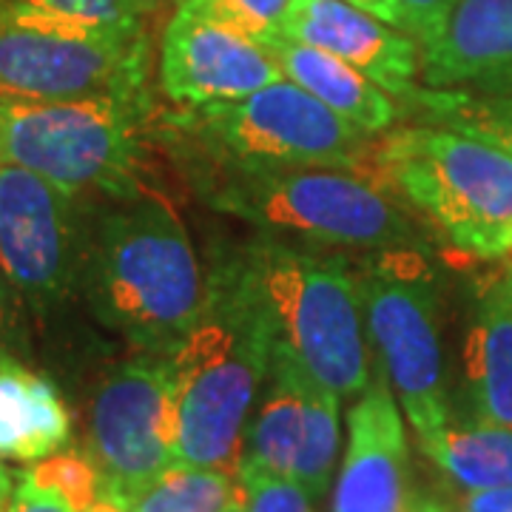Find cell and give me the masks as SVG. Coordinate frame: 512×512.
Masks as SVG:
<instances>
[{"label":"cell","mask_w":512,"mask_h":512,"mask_svg":"<svg viewBox=\"0 0 512 512\" xmlns=\"http://www.w3.org/2000/svg\"><path fill=\"white\" fill-rule=\"evenodd\" d=\"M208 288L183 220L160 194L117 202L97 225L86 293L100 322L134 348L168 356L200 322Z\"/></svg>","instance_id":"1"},{"label":"cell","mask_w":512,"mask_h":512,"mask_svg":"<svg viewBox=\"0 0 512 512\" xmlns=\"http://www.w3.org/2000/svg\"><path fill=\"white\" fill-rule=\"evenodd\" d=\"M208 285L200 322L165 356L177 399V461L237 476L274 336L237 265Z\"/></svg>","instance_id":"2"},{"label":"cell","mask_w":512,"mask_h":512,"mask_svg":"<svg viewBox=\"0 0 512 512\" xmlns=\"http://www.w3.org/2000/svg\"><path fill=\"white\" fill-rule=\"evenodd\" d=\"M237 268L274 345L288 350L339 399L365 390L373 376L370 336L359 276L342 259L271 239L256 242Z\"/></svg>","instance_id":"3"},{"label":"cell","mask_w":512,"mask_h":512,"mask_svg":"<svg viewBox=\"0 0 512 512\" xmlns=\"http://www.w3.org/2000/svg\"><path fill=\"white\" fill-rule=\"evenodd\" d=\"M370 174L481 259L512 254V157L444 126H402L373 143Z\"/></svg>","instance_id":"4"},{"label":"cell","mask_w":512,"mask_h":512,"mask_svg":"<svg viewBox=\"0 0 512 512\" xmlns=\"http://www.w3.org/2000/svg\"><path fill=\"white\" fill-rule=\"evenodd\" d=\"M217 211L322 245L410 248L413 225L382 180L325 165H217L202 188Z\"/></svg>","instance_id":"5"},{"label":"cell","mask_w":512,"mask_h":512,"mask_svg":"<svg viewBox=\"0 0 512 512\" xmlns=\"http://www.w3.org/2000/svg\"><path fill=\"white\" fill-rule=\"evenodd\" d=\"M151 97H89L60 103L0 100V160L23 165L66 194L114 202L146 194L143 126Z\"/></svg>","instance_id":"6"},{"label":"cell","mask_w":512,"mask_h":512,"mask_svg":"<svg viewBox=\"0 0 512 512\" xmlns=\"http://www.w3.org/2000/svg\"><path fill=\"white\" fill-rule=\"evenodd\" d=\"M165 123L217 165H325L370 174L373 163V137L288 77L239 100L168 114Z\"/></svg>","instance_id":"7"},{"label":"cell","mask_w":512,"mask_h":512,"mask_svg":"<svg viewBox=\"0 0 512 512\" xmlns=\"http://www.w3.org/2000/svg\"><path fill=\"white\" fill-rule=\"evenodd\" d=\"M359 293L379 365L419 441L450 427L441 365L439 296L427 262L413 248H387L359 274Z\"/></svg>","instance_id":"8"},{"label":"cell","mask_w":512,"mask_h":512,"mask_svg":"<svg viewBox=\"0 0 512 512\" xmlns=\"http://www.w3.org/2000/svg\"><path fill=\"white\" fill-rule=\"evenodd\" d=\"M148 37L103 35L0 9V100L148 97Z\"/></svg>","instance_id":"9"},{"label":"cell","mask_w":512,"mask_h":512,"mask_svg":"<svg viewBox=\"0 0 512 512\" xmlns=\"http://www.w3.org/2000/svg\"><path fill=\"white\" fill-rule=\"evenodd\" d=\"M86 444L100 495L123 507L177 464V399L165 356H134L100 379Z\"/></svg>","instance_id":"10"},{"label":"cell","mask_w":512,"mask_h":512,"mask_svg":"<svg viewBox=\"0 0 512 512\" xmlns=\"http://www.w3.org/2000/svg\"><path fill=\"white\" fill-rule=\"evenodd\" d=\"M80 268L74 197L0 160V271L35 308L60 302Z\"/></svg>","instance_id":"11"},{"label":"cell","mask_w":512,"mask_h":512,"mask_svg":"<svg viewBox=\"0 0 512 512\" xmlns=\"http://www.w3.org/2000/svg\"><path fill=\"white\" fill-rule=\"evenodd\" d=\"M285 80L276 60L197 0H177L160 43V89L183 109L239 100Z\"/></svg>","instance_id":"12"},{"label":"cell","mask_w":512,"mask_h":512,"mask_svg":"<svg viewBox=\"0 0 512 512\" xmlns=\"http://www.w3.org/2000/svg\"><path fill=\"white\" fill-rule=\"evenodd\" d=\"M350 439L333 512H424L410 490L407 436L382 365L348 416Z\"/></svg>","instance_id":"13"},{"label":"cell","mask_w":512,"mask_h":512,"mask_svg":"<svg viewBox=\"0 0 512 512\" xmlns=\"http://www.w3.org/2000/svg\"><path fill=\"white\" fill-rule=\"evenodd\" d=\"M282 35L345 60L379 89L410 100L419 92L421 49L402 29L342 0H299Z\"/></svg>","instance_id":"14"},{"label":"cell","mask_w":512,"mask_h":512,"mask_svg":"<svg viewBox=\"0 0 512 512\" xmlns=\"http://www.w3.org/2000/svg\"><path fill=\"white\" fill-rule=\"evenodd\" d=\"M419 49L427 89L512 94V0H456Z\"/></svg>","instance_id":"15"},{"label":"cell","mask_w":512,"mask_h":512,"mask_svg":"<svg viewBox=\"0 0 512 512\" xmlns=\"http://www.w3.org/2000/svg\"><path fill=\"white\" fill-rule=\"evenodd\" d=\"M464 379L481 424L512 430V268L478 288L464 339Z\"/></svg>","instance_id":"16"},{"label":"cell","mask_w":512,"mask_h":512,"mask_svg":"<svg viewBox=\"0 0 512 512\" xmlns=\"http://www.w3.org/2000/svg\"><path fill=\"white\" fill-rule=\"evenodd\" d=\"M259 46L274 57L276 66L288 80L313 94L333 114L348 120L350 126L365 131L367 137L390 131L399 120L402 111L396 97H390L345 60L288 35H271Z\"/></svg>","instance_id":"17"},{"label":"cell","mask_w":512,"mask_h":512,"mask_svg":"<svg viewBox=\"0 0 512 512\" xmlns=\"http://www.w3.org/2000/svg\"><path fill=\"white\" fill-rule=\"evenodd\" d=\"M72 416L46 376L0 356V458L43 461L66 447Z\"/></svg>","instance_id":"18"},{"label":"cell","mask_w":512,"mask_h":512,"mask_svg":"<svg viewBox=\"0 0 512 512\" xmlns=\"http://www.w3.org/2000/svg\"><path fill=\"white\" fill-rule=\"evenodd\" d=\"M302 373L305 367L285 348L271 350V390L254 424L245 430L239 470L291 478L293 458L302 436Z\"/></svg>","instance_id":"19"},{"label":"cell","mask_w":512,"mask_h":512,"mask_svg":"<svg viewBox=\"0 0 512 512\" xmlns=\"http://www.w3.org/2000/svg\"><path fill=\"white\" fill-rule=\"evenodd\" d=\"M421 447L470 493L512 487V430L507 427L481 421L476 427H447Z\"/></svg>","instance_id":"20"},{"label":"cell","mask_w":512,"mask_h":512,"mask_svg":"<svg viewBox=\"0 0 512 512\" xmlns=\"http://www.w3.org/2000/svg\"><path fill=\"white\" fill-rule=\"evenodd\" d=\"M421 111V123L476 137L512 157V94H476L461 89H427L407 100Z\"/></svg>","instance_id":"21"},{"label":"cell","mask_w":512,"mask_h":512,"mask_svg":"<svg viewBox=\"0 0 512 512\" xmlns=\"http://www.w3.org/2000/svg\"><path fill=\"white\" fill-rule=\"evenodd\" d=\"M339 450V396L302 373V436L293 458V481H299L311 498L328 490L330 473Z\"/></svg>","instance_id":"22"},{"label":"cell","mask_w":512,"mask_h":512,"mask_svg":"<svg viewBox=\"0 0 512 512\" xmlns=\"http://www.w3.org/2000/svg\"><path fill=\"white\" fill-rule=\"evenodd\" d=\"M239 493V481L220 470L174 464L126 504L128 512H222Z\"/></svg>","instance_id":"23"},{"label":"cell","mask_w":512,"mask_h":512,"mask_svg":"<svg viewBox=\"0 0 512 512\" xmlns=\"http://www.w3.org/2000/svg\"><path fill=\"white\" fill-rule=\"evenodd\" d=\"M3 12L103 35H146L148 0H0Z\"/></svg>","instance_id":"24"},{"label":"cell","mask_w":512,"mask_h":512,"mask_svg":"<svg viewBox=\"0 0 512 512\" xmlns=\"http://www.w3.org/2000/svg\"><path fill=\"white\" fill-rule=\"evenodd\" d=\"M26 476L32 478L37 487L63 495L74 512H86L100 498V473L89 453L63 450V453L37 461L32 470H26Z\"/></svg>","instance_id":"25"},{"label":"cell","mask_w":512,"mask_h":512,"mask_svg":"<svg viewBox=\"0 0 512 512\" xmlns=\"http://www.w3.org/2000/svg\"><path fill=\"white\" fill-rule=\"evenodd\" d=\"M211 15L228 20L239 32L262 43L271 35H282L299 0H197Z\"/></svg>","instance_id":"26"},{"label":"cell","mask_w":512,"mask_h":512,"mask_svg":"<svg viewBox=\"0 0 512 512\" xmlns=\"http://www.w3.org/2000/svg\"><path fill=\"white\" fill-rule=\"evenodd\" d=\"M239 487L245 493L248 512H313L308 490L285 476L239 470Z\"/></svg>","instance_id":"27"},{"label":"cell","mask_w":512,"mask_h":512,"mask_svg":"<svg viewBox=\"0 0 512 512\" xmlns=\"http://www.w3.org/2000/svg\"><path fill=\"white\" fill-rule=\"evenodd\" d=\"M456 0H393L396 6V29L410 35L416 43L427 40L447 18Z\"/></svg>","instance_id":"28"},{"label":"cell","mask_w":512,"mask_h":512,"mask_svg":"<svg viewBox=\"0 0 512 512\" xmlns=\"http://www.w3.org/2000/svg\"><path fill=\"white\" fill-rule=\"evenodd\" d=\"M3 512H74L69 507V501L63 495H57L55 490L37 487L32 478L20 476V484L15 487V493L9 498L6 510Z\"/></svg>","instance_id":"29"},{"label":"cell","mask_w":512,"mask_h":512,"mask_svg":"<svg viewBox=\"0 0 512 512\" xmlns=\"http://www.w3.org/2000/svg\"><path fill=\"white\" fill-rule=\"evenodd\" d=\"M458 512H512V487L476 490V493L464 495Z\"/></svg>","instance_id":"30"},{"label":"cell","mask_w":512,"mask_h":512,"mask_svg":"<svg viewBox=\"0 0 512 512\" xmlns=\"http://www.w3.org/2000/svg\"><path fill=\"white\" fill-rule=\"evenodd\" d=\"M342 3H350V6H356V9L370 12V15L382 18L384 23L396 26V6H393V0H342Z\"/></svg>","instance_id":"31"},{"label":"cell","mask_w":512,"mask_h":512,"mask_svg":"<svg viewBox=\"0 0 512 512\" xmlns=\"http://www.w3.org/2000/svg\"><path fill=\"white\" fill-rule=\"evenodd\" d=\"M6 276L0 271V356H6V336H9V296H6Z\"/></svg>","instance_id":"32"},{"label":"cell","mask_w":512,"mask_h":512,"mask_svg":"<svg viewBox=\"0 0 512 512\" xmlns=\"http://www.w3.org/2000/svg\"><path fill=\"white\" fill-rule=\"evenodd\" d=\"M15 493V484H12V476H9V470L0 464V512L6 510V504H9V498Z\"/></svg>","instance_id":"33"},{"label":"cell","mask_w":512,"mask_h":512,"mask_svg":"<svg viewBox=\"0 0 512 512\" xmlns=\"http://www.w3.org/2000/svg\"><path fill=\"white\" fill-rule=\"evenodd\" d=\"M86 512H128V510L123 507V504H117V501H111V498H103V495H100V498H97Z\"/></svg>","instance_id":"34"},{"label":"cell","mask_w":512,"mask_h":512,"mask_svg":"<svg viewBox=\"0 0 512 512\" xmlns=\"http://www.w3.org/2000/svg\"><path fill=\"white\" fill-rule=\"evenodd\" d=\"M222 512H248V507H245V493H242V487H239L237 498H234V501H231V504H228V507H225Z\"/></svg>","instance_id":"35"},{"label":"cell","mask_w":512,"mask_h":512,"mask_svg":"<svg viewBox=\"0 0 512 512\" xmlns=\"http://www.w3.org/2000/svg\"><path fill=\"white\" fill-rule=\"evenodd\" d=\"M424 512H444V510H439V507H433V504H427V510Z\"/></svg>","instance_id":"36"},{"label":"cell","mask_w":512,"mask_h":512,"mask_svg":"<svg viewBox=\"0 0 512 512\" xmlns=\"http://www.w3.org/2000/svg\"><path fill=\"white\" fill-rule=\"evenodd\" d=\"M148 3H151V9H157V6H160L163 0H148Z\"/></svg>","instance_id":"37"}]
</instances>
